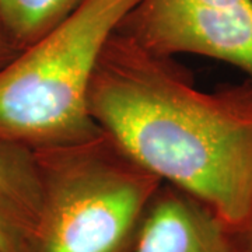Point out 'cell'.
I'll return each instance as SVG.
<instances>
[{
	"label": "cell",
	"instance_id": "obj_1",
	"mask_svg": "<svg viewBox=\"0 0 252 252\" xmlns=\"http://www.w3.org/2000/svg\"><path fill=\"white\" fill-rule=\"evenodd\" d=\"M91 119L129 157L230 231L252 210V81L199 90L172 56L117 31L91 79Z\"/></svg>",
	"mask_w": 252,
	"mask_h": 252
},
{
	"label": "cell",
	"instance_id": "obj_2",
	"mask_svg": "<svg viewBox=\"0 0 252 252\" xmlns=\"http://www.w3.org/2000/svg\"><path fill=\"white\" fill-rule=\"evenodd\" d=\"M139 0H83L0 69V146L39 150L101 132L87 95L109 38Z\"/></svg>",
	"mask_w": 252,
	"mask_h": 252
},
{
	"label": "cell",
	"instance_id": "obj_3",
	"mask_svg": "<svg viewBox=\"0 0 252 252\" xmlns=\"http://www.w3.org/2000/svg\"><path fill=\"white\" fill-rule=\"evenodd\" d=\"M34 158L42 199L26 252H135L158 177L102 130Z\"/></svg>",
	"mask_w": 252,
	"mask_h": 252
},
{
	"label": "cell",
	"instance_id": "obj_4",
	"mask_svg": "<svg viewBox=\"0 0 252 252\" xmlns=\"http://www.w3.org/2000/svg\"><path fill=\"white\" fill-rule=\"evenodd\" d=\"M118 31L156 54L233 64L252 81V0H139Z\"/></svg>",
	"mask_w": 252,
	"mask_h": 252
},
{
	"label": "cell",
	"instance_id": "obj_5",
	"mask_svg": "<svg viewBox=\"0 0 252 252\" xmlns=\"http://www.w3.org/2000/svg\"><path fill=\"white\" fill-rule=\"evenodd\" d=\"M135 252H238L231 231L198 199L162 184L146 213Z\"/></svg>",
	"mask_w": 252,
	"mask_h": 252
},
{
	"label": "cell",
	"instance_id": "obj_6",
	"mask_svg": "<svg viewBox=\"0 0 252 252\" xmlns=\"http://www.w3.org/2000/svg\"><path fill=\"white\" fill-rule=\"evenodd\" d=\"M41 199L34 152L0 146V217L24 238L26 251L39 217Z\"/></svg>",
	"mask_w": 252,
	"mask_h": 252
},
{
	"label": "cell",
	"instance_id": "obj_7",
	"mask_svg": "<svg viewBox=\"0 0 252 252\" xmlns=\"http://www.w3.org/2000/svg\"><path fill=\"white\" fill-rule=\"evenodd\" d=\"M83 0H0V24L18 51L46 35Z\"/></svg>",
	"mask_w": 252,
	"mask_h": 252
},
{
	"label": "cell",
	"instance_id": "obj_8",
	"mask_svg": "<svg viewBox=\"0 0 252 252\" xmlns=\"http://www.w3.org/2000/svg\"><path fill=\"white\" fill-rule=\"evenodd\" d=\"M0 252H26V241L0 217Z\"/></svg>",
	"mask_w": 252,
	"mask_h": 252
},
{
	"label": "cell",
	"instance_id": "obj_9",
	"mask_svg": "<svg viewBox=\"0 0 252 252\" xmlns=\"http://www.w3.org/2000/svg\"><path fill=\"white\" fill-rule=\"evenodd\" d=\"M231 237L238 252H252V210L250 217L240 228L231 231Z\"/></svg>",
	"mask_w": 252,
	"mask_h": 252
},
{
	"label": "cell",
	"instance_id": "obj_10",
	"mask_svg": "<svg viewBox=\"0 0 252 252\" xmlns=\"http://www.w3.org/2000/svg\"><path fill=\"white\" fill-rule=\"evenodd\" d=\"M18 52L20 51L13 45V42L10 41L9 36L4 32V30H3L1 24H0V69L3 66H6L11 59H14V56Z\"/></svg>",
	"mask_w": 252,
	"mask_h": 252
}]
</instances>
